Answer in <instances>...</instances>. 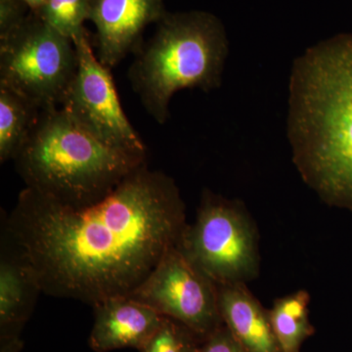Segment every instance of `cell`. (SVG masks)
<instances>
[{
	"label": "cell",
	"mask_w": 352,
	"mask_h": 352,
	"mask_svg": "<svg viewBox=\"0 0 352 352\" xmlns=\"http://www.w3.org/2000/svg\"><path fill=\"white\" fill-rule=\"evenodd\" d=\"M175 180L141 164L103 200L73 208L25 187L4 237L46 295L95 305L129 296L186 228Z\"/></svg>",
	"instance_id": "6da1fadb"
},
{
	"label": "cell",
	"mask_w": 352,
	"mask_h": 352,
	"mask_svg": "<svg viewBox=\"0 0 352 352\" xmlns=\"http://www.w3.org/2000/svg\"><path fill=\"white\" fill-rule=\"evenodd\" d=\"M287 136L308 187L329 205L352 208V34L322 41L294 61Z\"/></svg>",
	"instance_id": "7a4b0ae2"
},
{
	"label": "cell",
	"mask_w": 352,
	"mask_h": 352,
	"mask_svg": "<svg viewBox=\"0 0 352 352\" xmlns=\"http://www.w3.org/2000/svg\"><path fill=\"white\" fill-rule=\"evenodd\" d=\"M14 161L28 188L78 208L106 198L146 156L99 142L54 107L41 111Z\"/></svg>",
	"instance_id": "3957f363"
},
{
	"label": "cell",
	"mask_w": 352,
	"mask_h": 352,
	"mask_svg": "<svg viewBox=\"0 0 352 352\" xmlns=\"http://www.w3.org/2000/svg\"><path fill=\"white\" fill-rule=\"evenodd\" d=\"M228 54L226 27L214 14L168 12L136 52L127 76L146 112L164 124L171 98L180 90L221 87Z\"/></svg>",
	"instance_id": "277c9868"
},
{
	"label": "cell",
	"mask_w": 352,
	"mask_h": 352,
	"mask_svg": "<svg viewBox=\"0 0 352 352\" xmlns=\"http://www.w3.org/2000/svg\"><path fill=\"white\" fill-rule=\"evenodd\" d=\"M177 247L217 286L258 277V228L239 200L204 190L195 222L187 224Z\"/></svg>",
	"instance_id": "5b68a950"
},
{
	"label": "cell",
	"mask_w": 352,
	"mask_h": 352,
	"mask_svg": "<svg viewBox=\"0 0 352 352\" xmlns=\"http://www.w3.org/2000/svg\"><path fill=\"white\" fill-rule=\"evenodd\" d=\"M75 43L31 13L0 38V85L41 110L60 107L78 72Z\"/></svg>",
	"instance_id": "8992f818"
},
{
	"label": "cell",
	"mask_w": 352,
	"mask_h": 352,
	"mask_svg": "<svg viewBox=\"0 0 352 352\" xmlns=\"http://www.w3.org/2000/svg\"><path fill=\"white\" fill-rule=\"evenodd\" d=\"M78 51L75 78L60 108L69 119L99 142L134 154L147 148L120 104L111 69L99 61L87 31L73 39Z\"/></svg>",
	"instance_id": "52a82bcc"
},
{
	"label": "cell",
	"mask_w": 352,
	"mask_h": 352,
	"mask_svg": "<svg viewBox=\"0 0 352 352\" xmlns=\"http://www.w3.org/2000/svg\"><path fill=\"white\" fill-rule=\"evenodd\" d=\"M132 298L179 322L201 340L223 325L217 286L177 245L166 252Z\"/></svg>",
	"instance_id": "ba28073f"
},
{
	"label": "cell",
	"mask_w": 352,
	"mask_h": 352,
	"mask_svg": "<svg viewBox=\"0 0 352 352\" xmlns=\"http://www.w3.org/2000/svg\"><path fill=\"white\" fill-rule=\"evenodd\" d=\"M168 13L164 0H89L88 20L95 25V54L112 69L129 54H136L146 28Z\"/></svg>",
	"instance_id": "9c48e42d"
},
{
	"label": "cell",
	"mask_w": 352,
	"mask_h": 352,
	"mask_svg": "<svg viewBox=\"0 0 352 352\" xmlns=\"http://www.w3.org/2000/svg\"><path fill=\"white\" fill-rule=\"evenodd\" d=\"M89 346L95 352L140 351L161 325L163 315L129 296H113L94 305Z\"/></svg>",
	"instance_id": "30bf717a"
},
{
	"label": "cell",
	"mask_w": 352,
	"mask_h": 352,
	"mask_svg": "<svg viewBox=\"0 0 352 352\" xmlns=\"http://www.w3.org/2000/svg\"><path fill=\"white\" fill-rule=\"evenodd\" d=\"M224 325L247 352H282L273 332L270 310L258 302L247 284L217 286Z\"/></svg>",
	"instance_id": "8fae6325"
},
{
	"label": "cell",
	"mask_w": 352,
	"mask_h": 352,
	"mask_svg": "<svg viewBox=\"0 0 352 352\" xmlns=\"http://www.w3.org/2000/svg\"><path fill=\"white\" fill-rule=\"evenodd\" d=\"M39 292L29 264L4 237L0 258L1 339L20 337L21 329L32 314Z\"/></svg>",
	"instance_id": "7c38bea8"
},
{
	"label": "cell",
	"mask_w": 352,
	"mask_h": 352,
	"mask_svg": "<svg viewBox=\"0 0 352 352\" xmlns=\"http://www.w3.org/2000/svg\"><path fill=\"white\" fill-rule=\"evenodd\" d=\"M41 109L13 91L0 85V161L15 160L34 126L38 124Z\"/></svg>",
	"instance_id": "4fadbf2b"
},
{
	"label": "cell",
	"mask_w": 352,
	"mask_h": 352,
	"mask_svg": "<svg viewBox=\"0 0 352 352\" xmlns=\"http://www.w3.org/2000/svg\"><path fill=\"white\" fill-rule=\"evenodd\" d=\"M310 296L305 289L277 298L270 310L273 332L282 352H300L315 333L309 320Z\"/></svg>",
	"instance_id": "5bb4252c"
},
{
	"label": "cell",
	"mask_w": 352,
	"mask_h": 352,
	"mask_svg": "<svg viewBox=\"0 0 352 352\" xmlns=\"http://www.w3.org/2000/svg\"><path fill=\"white\" fill-rule=\"evenodd\" d=\"M34 14L73 41L87 31L83 24L88 20L89 0H47L38 12Z\"/></svg>",
	"instance_id": "9a60e30c"
},
{
	"label": "cell",
	"mask_w": 352,
	"mask_h": 352,
	"mask_svg": "<svg viewBox=\"0 0 352 352\" xmlns=\"http://www.w3.org/2000/svg\"><path fill=\"white\" fill-rule=\"evenodd\" d=\"M200 338L179 322L163 316L161 325L140 352H197Z\"/></svg>",
	"instance_id": "2e32d148"
},
{
	"label": "cell",
	"mask_w": 352,
	"mask_h": 352,
	"mask_svg": "<svg viewBox=\"0 0 352 352\" xmlns=\"http://www.w3.org/2000/svg\"><path fill=\"white\" fill-rule=\"evenodd\" d=\"M30 13L23 0H0V38L16 29Z\"/></svg>",
	"instance_id": "e0dca14e"
},
{
	"label": "cell",
	"mask_w": 352,
	"mask_h": 352,
	"mask_svg": "<svg viewBox=\"0 0 352 352\" xmlns=\"http://www.w3.org/2000/svg\"><path fill=\"white\" fill-rule=\"evenodd\" d=\"M197 352H247L231 331L222 325L201 340Z\"/></svg>",
	"instance_id": "ac0fdd59"
},
{
	"label": "cell",
	"mask_w": 352,
	"mask_h": 352,
	"mask_svg": "<svg viewBox=\"0 0 352 352\" xmlns=\"http://www.w3.org/2000/svg\"><path fill=\"white\" fill-rule=\"evenodd\" d=\"M23 342L20 337L6 338L1 339L0 352H20Z\"/></svg>",
	"instance_id": "d6986e66"
},
{
	"label": "cell",
	"mask_w": 352,
	"mask_h": 352,
	"mask_svg": "<svg viewBox=\"0 0 352 352\" xmlns=\"http://www.w3.org/2000/svg\"><path fill=\"white\" fill-rule=\"evenodd\" d=\"M23 1L27 4L32 12L36 13L38 12L39 9L45 4L47 0H23Z\"/></svg>",
	"instance_id": "ffe728a7"
}]
</instances>
